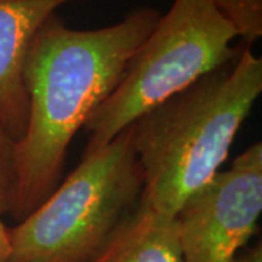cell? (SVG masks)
Instances as JSON below:
<instances>
[{
    "instance_id": "obj_1",
    "label": "cell",
    "mask_w": 262,
    "mask_h": 262,
    "mask_svg": "<svg viewBox=\"0 0 262 262\" xmlns=\"http://www.w3.org/2000/svg\"><path fill=\"white\" fill-rule=\"evenodd\" d=\"M162 16L137 8L98 29L67 27L57 13L39 27L24 63L28 120L16 143L18 191L12 217L22 220L58 185L76 133L120 83Z\"/></svg>"
},
{
    "instance_id": "obj_2",
    "label": "cell",
    "mask_w": 262,
    "mask_h": 262,
    "mask_svg": "<svg viewBox=\"0 0 262 262\" xmlns=\"http://www.w3.org/2000/svg\"><path fill=\"white\" fill-rule=\"evenodd\" d=\"M261 92V57L245 46L233 61L139 117L131 130L141 200L175 217L188 196L220 172Z\"/></svg>"
},
{
    "instance_id": "obj_3",
    "label": "cell",
    "mask_w": 262,
    "mask_h": 262,
    "mask_svg": "<svg viewBox=\"0 0 262 262\" xmlns=\"http://www.w3.org/2000/svg\"><path fill=\"white\" fill-rule=\"evenodd\" d=\"M143 173L131 125L94 153L9 229L8 262H92L137 207Z\"/></svg>"
},
{
    "instance_id": "obj_4",
    "label": "cell",
    "mask_w": 262,
    "mask_h": 262,
    "mask_svg": "<svg viewBox=\"0 0 262 262\" xmlns=\"http://www.w3.org/2000/svg\"><path fill=\"white\" fill-rule=\"evenodd\" d=\"M237 31L211 0H173L131 57L120 83L84 124L83 156L113 140L139 117L233 61Z\"/></svg>"
},
{
    "instance_id": "obj_5",
    "label": "cell",
    "mask_w": 262,
    "mask_h": 262,
    "mask_svg": "<svg viewBox=\"0 0 262 262\" xmlns=\"http://www.w3.org/2000/svg\"><path fill=\"white\" fill-rule=\"evenodd\" d=\"M262 213V143L244 150L175 214L184 262H234Z\"/></svg>"
},
{
    "instance_id": "obj_6",
    "label": "cell",
    "mask_w": 262,
    "mask_h": 262,
    "mask_svg": "<svg viewBox=\"0 0 262 262\" xmlns=\"http://www.w3.org/2000/svg\"><path fill=\"white\" fill-rule=\"evenodd\" d=\"M75 0H0V121L15 143L25 133L28 95L24 63L39 27Z\"/></svg>"
},
{
    "instance_id": "obj_7",
    "label": "cell",
    "mask_w": 262,
    "mask_h": 262,
    "mask_svg": "<svg viewBox=\"0 0 262 262\" xmlns=\"http://www.w3.org/2000/svg\"><path fill=\"white\" fill-rule=\"evenodd\" d=\"M92 262H184L175 217L140 198Z\"/></svg>"
},
{
    "instance_id": "obj_8",
    "label": "cell",
    "mask_w": 262,
    "mask_h": 262,
    "mask_svg": "<svg viewBox=\"0 0 262 262\" xmlns=\"http://www.w3.org/2000/svg\"><path fill=\"white\" fill-rule=\"evenodd\" d=\"M225 16L245 46H252L262 37V0H211Z\"/></svg>"
},
{
    "instance_id": "obj_9",
    "label": "cell",
    "mask_w": 262,
    "mask_h": 262,
    "mask_svg": "<svg viewBox=\"0 0 262 262\" xmlns=\"http://www.w3.org/2000/svg\"><path fill=\"white\" fill-rule=\"evenodd\" d=\"M18 191L16 143L0 121V215L12 214Z\"/></svg>"
},
{
    "instance_id": "obj_10",
    "label": "cell",
    "mask_w": 262,
    "mask_h": 262,
    "mask_svg": "<svg viewBox=\"0 0 262 262\" xmlns=\"http://www.w3.org/2000/svg\"><path fill=\"white\" fill-rule=\"evenodd\" d=\"M234 262H262V244L258 242L251 248H248L246 251L241 252Z\"/></svg>"
},
{
    "instance_id": "obj_11",
    "label": "cell",
    "mask_w": 262,
    "mask_h": 262,
    "mask_svg": "<svg viewBox=\"0 0 262 262\" xmlns=\"http://www.w3.org/2000/svg\"><path fill=\"white\" fill-rule=\"evenodd\" d=\"M9 256V229L0 215V262H8Z\"/></svg>"
}]
</instances>
